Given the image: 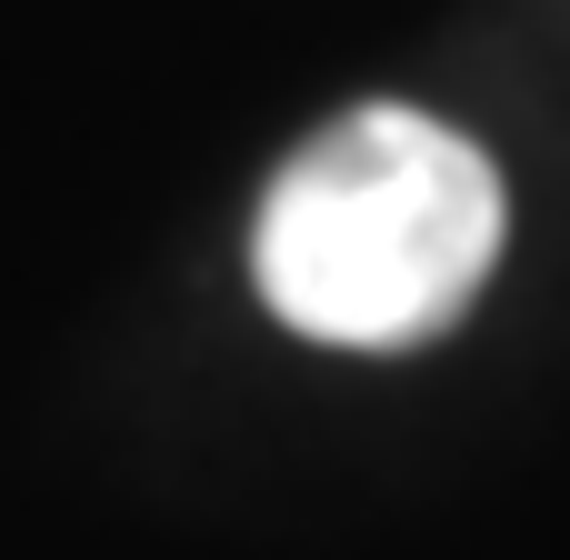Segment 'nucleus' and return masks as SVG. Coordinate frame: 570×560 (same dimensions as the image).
<instances>
[{"mask_svg":"<svg viewBox=\"0 0 570 560\" xmlns=\"http://www.w3.org/2000/svg\"><path fill=\"white\" fill-rule=\"evenodd\" d=\"M501 170L421 120V110H351L331 120L261 200V301L341 351H401L471 311L501 261Z\"/></svg>","mask_w":570,"mask_h":560,"instance_id":"f257e3e1","label":"nucleus"}]
</instances>
